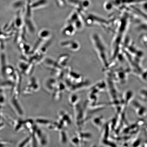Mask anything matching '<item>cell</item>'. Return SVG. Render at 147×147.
<instances>
[{
	"mask_svg": "<svg viewBox=\"0 0 147 147\" xmlns=\"http://www.w3.org/2000/svg\"><path fill=\"white\" fill-rule=\"evenodd\" d=\"M61 45L62 47L68 48L69 50L73 51H77L80 49V45L78 42L72 40L62 42Z\"/></svg>",
	"mask_w": 147,
	"mask_h": 147,
	"instance_id": "277c9868",
	"label": "cell"
},
{
	"mask_svg": "<svg viewBox=\"0 0 147 147\" xmlns=\"http://www.w3.org/2000/svg\"><path fill=\"white\" fill-rule=\"evenodd\" d=\"M92 41L101 62L105 67L109 65L108 51L105 44L98 35L94 34L92 36Z\"/></svg>",
	"mask_w": 147,
	"mask_h": 147,
	"instance_id": "6da1fadb",
	"label": "cell"
},
{
	"mask_svg": "<svg viewBox=\"0 0 147 147\" xmlns=\"http://www.w3.org/2000/svg\"><path fill=\"white\" fill-rule=\"evenodd\" d=\"M5 125L3 121L0 122V130L3 129L5 127Z\"/></svg>",
	"mask_w": 147,
	"mask_h": 147,
	"instance_id": "52a82bcc",
	"label": "cell"
},
{
	"mask_svg": "<svg viewBox=\"0 0 147 147\" xmlns=\"http://www.w3.org/2000/svg\"><path fill=\"white\" fill-rule=\"evenodd\" d=\"M9 103L11 107L16 115L19 116L23 115V110L18 100V97L11 95L9 99Z\"/></svg>",
	"mask_w": 147,
	"mask_h": 147,
	"instance_id": "7a4b0ae2",
	"label": "cell"
},
{
	"mask_svg": "<svg viewBox=\"0 0 147 147\" xmlns=\"http://www.w3.org/2000/svg\"><path fill=\"white\" fill-rule=\"evenodd\" d=\"M75 29L74 26L71 24L68 23V24L62 31V33H63L65 35L67 36H71L74 34L75 32Z\"/></svg>",
	"mask_w": 147,
	"mask_h": 147,
	"instance_id": "5b68a950",
	"label": "cell"
},
{
	"mask_svg": "<svg viewBox=\"0 0 147 147\" xmlns=\"http://www.w3.org/2000/svg\"><path fill=\"white\" fill-rule=\"evenodd\" d=\"M67 23L72 24L76 30H80L82 28L83 25L82 20L76 14H73L71 16L69 19L68 20Z\"/></svg>",
	"mask_w": 147,
	"mask_h": 147,
	"instance_id": "3957f363",
	"label": "cell"
},
{
	"mask_svg": "<svg viewBox=\"0 0 147 147\" xmlns=\"http://www.w3.org/2000/svg\"><path fill=\"white\" fill-rule=\"evenodd\" d=\"M29 139V138L28 137L26 139L18 143V146L20 147L25 146V145H26L28 142Z\"/></svg>",
	"mask_w": 147,
	"mask_h": 147,
	"instance_id": "8992f818",
	"label": "cell"
}]
</instances>
